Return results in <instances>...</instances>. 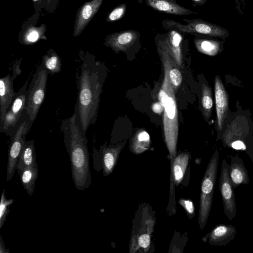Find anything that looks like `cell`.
Here are the masks:
<instances>
[{
  "mask_svg": "<svg viewBox=\"0 0 253 253\" xmlns=\"http://www.w3.org/2000/svg\"><path fill=\"white\" fill-rule=\"evenodd\" d=\"M22 184L27 194L32 196L35 189L36 181L38 177L37 167L26 168L17 170Z\"/></svg>",
  "mask_w": 253,
  "mask_h": 253,
  "instance_id": "7402d4cb",
  "label": "cell"
},
{
  "mask_svg": "<svg viewBox=\"0 0 253 253\" xmlns=\"http://www.w3.org/2000/svg\"><path fill=\"white\" fill-rule=\"evenodd\" d=\"M103 0H91L83 4L75 20L74 36H79L99 9Z\"/></svg>",
  "mask_w": 253,
  "mask_h": 253,
  "instance_id": "5bb4252c",
  "label": "cell"
},
{
  "mask_svg": "<svg viewBox=\"0 0 253 253\" xmlns=\"http://www.w3.org/2000/svg\"><path fill=\"white\" fill-rule=\"evenodd\" d=\"M229 175L234 188L241 184H247L249 182L248 171L243 160L238 156L231 158Z\"/></svg>",
  "mask_w": 253,
  "mask_h": 253,
  "instance_id": "d6986e66",
  "label": "cell"
},
{
  "mask_svg": "<svg viewBox=\"0 0 253 253\" xmlns=\"http://www.w3.org/2000/svg\"><path fill=\"white\" fill-rule=\"evenodd\" d=\"M139 246L143 249H147L150 244V236L147 234H142L138 239Z\"/></svg>",
  "mask_w": 253,
  "mask_h": 253,
  "instance_id": "f546056e",
  "label": "cell"
},
{
  "mask_svg": "<svg viewBox=\"0 0 253 253\" xmlns=\"http://www.w3.org/2000/svg\"><path fill=\"white\" fill-rule=\"evenodd\" d=\"M195 45L197 50L202 53L214 56L223 49L224 41H220L215 37L205 35H195Z\"/></svg>",
  "mask_w": 253,
  "mask_h": 253,
  "instance_id": "ac0fdd59",
  "label": "cell"
},
{
  "mask_svg": "<svg viewBox=\"0 0 253 253\" xmlns=\"http://www.w3.org/2000/svg\"><path fill=\"white\" fill-rule=\"evenodd\" d=\"M14 131L10 136V144L8 151L6 170V182L12 178L15 170L21 149L26 141V135L30 129L32 124L25 111Z\"/></svg>",
  "mask_w": 253,
  "mask_h": 253,
  "instance_id": "52a82bcc",
  "label": "cell"
},
{
  "mask_svg": "<svg viewBox=\"0 0 253 253\" xmlns=\"http://www.w3.org/2000/svg\"><path fill=\"white\" fill-rule=\"evenodd\" d=\"M123 146L121 145L101 146L99 150L95 148L92 154L94 169L97 171L103 170L104 176L110 174L117 164L118 156Z\"/></svg>",
  "mask_w": 253,
  "mask_h": 253,
  "instance_id": "30bf717a",
  "label": "cell"
},
{
  "mask_svg": "<svg viewBox=\"0 0 253 253\" xmlns=\"http://www.w3.org/2000/svg\"><path fill=\"white\" fill-rule=\"evenodd\" d=\"M152 110L156 113L160 114L164 111V107L159 102H156L153 104Z\"/></svg>",
  "mask_w": 253,
  "mask_h": 253,
  "instance_id": "1f68e13d",
  "label": "cell"
},
{
  "mask_svg": "<svg viewBox=\"0 0 253 253\" xmlns=\"http://www.w3.org/2000/svg\"><path fill=\"white\" fill-rule=\"evenodd\" d=\"M179 203L184 208L187 213L190 215L194 214L195 209L192 201L180 199L179 200Z\"/></svg>",
  "mask_w": 253,
  "mask_h": 253,
  "instance_id": "f1b7e54d",
  "label": "cell"
},
{
  "mask_svg": "<svg viewBox=\"0 0 253 253\" xmlns=\"http://www.w3.org/2000/svg\"><path fill=\"white\" fill-rule=\"evenodd\" d=\"M189 153L183 152L175 157L171 169L170 195L172 194L173 185H178L182 180L187 167Z\"/></svg>",
  "mask_w": 253,
  "mask_h": 253,
  "instance_id": "ffe728a7",
  "label": "cell"
},
{
  "mask_svg": "<svg viewBox=\"0 0 253 253\" xmlns=\"http://www.w3.org/2000/svg\"><path fill=\"white\" fill-rule=\"evenodd\" d=\"M34 0V1H37V0Z\"/></svg>",
  "mask_w": 253,
  "mask_h": 253,
  "instance_id": "e575fe53",
  "label": "cell"
},
{
  "mask_svg": "<svg viewBox=\"0 0 253 253\" xmlns=\"http://www.w3.org/2000/svg\"><path fill=\"white\" fill-rule=\"evenodd\" d=\"M186 24H182L171 19H165L162 22L166 30H173L182 34L205 35L225 39L229 36V31L217 24L199 19H183Z\"/></svg>",
  "mask_w": 253,
  "mask_h": 253,
  "instance_id": "5b68a950",
  "label": "cell"
},
{
  "mask_svg": "<svg viewBox=\"0 0 253 253\" xmlns=\"http://www.w3.org/2000/svg\"><path fill=\"white\" fill-rule=\"evenodd\" d=\"M76 78L78 97L74 112L77 124L85 135L97 120L104 80L101 63L91 54L81 55Z\"/></svg>",
  "mask_w": 253,
  "mask_h": 253,
  "instance_id": "6da1fadb",
  "label": "cell"
},
{
  "mask_svg": "<svg viewBox=\"0 0 253 253\" xmlns=\"http://www.w3.org/2000/svg\"><path fill=\"white\" fill-rule=\"evenodd\" d=\"M236 233L235 227L232 225H218L209 234V242L212 246H225L234 239Z\"/></svg>",
  "mask_w": 253,
  "mask_h": 253,
  "instance_id": "e0dca14e",
  "label": "cell"
},
{
  "mask_svg": "<svg viewBox=\"0 0 253 253\" xmlns=\"http://www.w3.org/2000/svg\"><path fill=\"white\" fill-rule=\"evenodd\" d=\"M167 32L157 36L161 40L170 57L178 68L183 65L182 42L183 40V34L173 30H167Z\"/></svg>",
  "mask_w": 253,
  "mask_h": 253,
  "instance_id": "4fadbf2b",
  "label": "cell"
},
{
  "mask_svg": "<svg viewBox=\"0 0 253 253\" xmlns=\"http://www.w3.org/2000/svg\"><path fill=\"white\" fill-rule=\"evenodd\" d=\"M5 189L2 190L0 202V228L3 226L7 216L10 212L9 208L13 203L12 198L7 199L5 196Z\"/></svg>",
  "mask_w": 253,
  "mask_h": 253,
  "instance_id": "4316f807",
  "label": "cell"
},
{
  "mask_svg": "<svg viewBox=\"0 0 253 253\" xmlns=\"http://www.w3.org/2000/svg\"><path fill=\"white\" fill-rule=\"evenodd\" d=\"M0 253H9V250L5 247L1 235L0 236Z\"/></svg>",
  "mask_w": 253,
  "mask_h": 253,
  "instance_id": "d6a6232c",
  "label": "cell"
},
{
  "mask_svg": "<svg viewBox=\"0 0 253 253\" xmlns=\"http://www.w3.org/2000/svg\"><path fill=\"white\" fill-rule=\"evenodd\" d=\"M201 106L204 116L208 120L211 116L213 101L211 88L205 84L202 85Z\"/></svg>",
  "mask_w": 253,
  "mask_h": 253,
  "instance_id": "d4e9b609",
  "label": "cell"
},
{
  "mask_svg": "<svg viewBox=\"0 0 253 253\" xmlns=\"http://www.w3.org/2000/svg\"><path fill=\"white\" fill-rule=\"evenodd\" d=\"M126 4L123 3L114 9L108 15L106 20L113 22L121 18L125 13Z\"/></svg>",
  "mask_w": 253,
  "mask_h": 253,
  "instance_id": "83f0119b",
  "label": "cell"
},
{
  "mask_svg": "<svg viewBox=\"0 0 253 253\" xmlns=\"http://www.w3.org/2000/svg\"><path fill=\"white\" fill-rule=\"evenodd\" d=\"M20 67V60L16 61L12 67V75L10 76L9 72L5 77L0 79V125L16 94L13 88V82L21 73Z\"/></svg>",
  "mask_w": 253,
  "mask_h": 253,
  "instance_id": "8fae6325",
  "label": "cell"
},
{
  "mask_svg": "<svg viewBox=\"0 0 253 253\" xmlns=\"http://www.w3.org/2000/svg\"><path fill=\"white\" fill-rule=\"evenodd\" d=\"M215 100L217 115V127L221 130L228 109V97L220 78L216 76L214 81Z\"/></svg>",
  "mask_w": 253,
  "mask_h": 253,
  "instance_id": "9a60e30c",
  "label": "cell"
},
{
  "mask_svg": "<svg viewBox=\"0 0 253 253\" xmlns=\"http://www.w3.org/2000/svg\"><path fill=\"white\" fill-rule=\"evenodd\" d=\"M48 73L41 64L32 76L27 90L26 112L32 125L44 99Z\"/></svg>",
  "mask_w": 253,
  "mask_h": 253,
  "instance_id": "8992f818",
  "label": "cell"
},
{
  "mask_svg": "<svg viewBox=\"0 0 253 253\" xmlns=\"http://www.w3.org/2000/svg\"><path fill=\"white\" fill-rule=\"evenodd\" d=\"M195 4L202 5L206 4L207 0H191Z\"/></svg>",
  "mask_w": 253,
  "mask_h": 253,
  "instance_id": "836d02e7",
  "label": "cell"
},
{
  "mask_svg": "<svg viewBox=\"0 0 253 253\" xmlns=\"http://www.w3.org/2000/svg\"><path fill=\"white\" fill-rule=\"evenodd\" d=\"M218 156V152L216 151L210 160L202 180L198 217V222L202 230L205 227L212 206Z\"/></svg>",
  "mask_w": 253,
  "mask_h": 253,
  "instance_id": "277c9868",
  "label": "cell"
},
{
  "mask_svg": "<svg viewBox=\"0 0 253 253\" xmlns=\"http://www.w3.org/2000/svg\"><path fill=\"white\" fill-rule=\"evenodd\" d=\"M138 31L128 30L116 32L107 36L104 44L116 52L128 51L140 40Z\"/></svg>",
  "mask_w": 253,
  "mask_h": 253,
  "instance_id": "7c38bea8",
  "label": "cell"
},
{
  "mask_svg": "<svg viewBox=\"0 0 253 253\" xmlns=\"http://www.w3.org/2000/svg\"><path fill=\"white\" fill-rule=\"evenodd\" d=\"M60 130L70 156L74 185L79 190L87 189L91 183L87 140L77 124L75 112L62 120Z\"/></svg>",
  "mask_w": 253,
  "mask_h": 253,
  "instance_id": "7a4b0ae2",
  "label": "cell"
},
{
  "mask_svg": "<svg viewBox=\"0 0 253 253\" xmlns=\"http://www.w3.org/2000/svg\"><path fill=\"white\" fill-rule=\"evenodd\" d=\"M45 30V26L40 27H29L25 31L22 37V42L25 44L33 43L42 38Z\"/></svg>",
  "mask_w": 253,
  "mask_h": 253,
  "instance_id": "484cf974",
  "label": "cell"
},
{
  "mask_svg": "<svg viewBox=\"0 0 253 253\" xmlns=\"http://www.w3.org/2000/svg\"><path fill=\"white\" fill-rule=\"evenodd\" d=\"M150 142L148 133L145 130L140 129L135 133L131 140V150L136 154L141 153L149 148Z\"/></svg>",
  "mask_w": 253,
  "mask_h": 253,
  "instance_id": "603a6c76",
  "label": "cell"
},
{
  "mask_svg": "<svg viewBox=\"0 0 253 253\" xmlns=\"http://www.w3.org/2000/svg\"><path fill=\"white\" fill-rule=\"evenodd\" d=\"M41 64L50 75L59 73L61 69L62 63L60 58L52 50H49L42 56Z\"/></svg>",
  "mask_w": 253,
  "mask_h": 253,
  "instance_id": "cb8c5ba5",
  "label": "cell"
},
{
  "mask_svg": "<svg viewBox=\"0 0 253 253\" xmlns=\"http://www.w3.org/2000/svg\"><path fill=\"white\" fill-rule=\"evenodd\" d=\"M28 83L29 79L16 92L6 111L4 120L0 125V132H4L10 137L14 132L24 111L26 109Z\"/></svg>",
  "mask_w": 253,
  "mask_h": 253,
  "instance_id": "ba28073f",
  "label": "cell"
},
{
  "mask_svg": "<svg viewBox=\"0 0 253 253\" xmlns=\"http://www.w3.org/2000/svg\"><path fill=\"white\" fill-rule=\"evenodd\" d=\"M37 166L34 140L26 141L21 149L16 166V170H20L26 168Z\"/></svg>",
  "mask_w": 253,
  "mask_h": 253,
  "instance_id": "44dd1931",
  "label": "cell"
},
{
  "mask_svg": "<svg viewBox=\"0 0 253 253\" xmlns=\"http://www.w3.org/2000/svg\"><path fill=\"white\" fill-rule=\"evenodd\" d=\"M164 71V78L158 94V100L164 107L165 141L170 154L171 169L176 154L178 133V113L175 91L169 81L167 70L165 67Z\"/></svg>",
  "mask_w": 253,
  "mask_h": 253,
  "instance_id": "3957f363",
  "label": "cell"
},
{
  "mask_svg": "<svg viewBox=\"0 0 253 253\" xmlns=\"http://www.w3.org/2000/svg\"><path fill=\"white\" fill-rule=\"evenodd\" d=\"M230 165L226 160L222 162L219 180V188L223 202L224 212L229 220L233 219L236 213V204L234 187L229 175Z\"/></svg>",
  "mask_w": 253,
  "mask_h": 253,
  "instance_id": "9c48e42d",
  "label": "cell"
},
{
  "mask_svg": "<svg viewBox=\"0 0 253 253\" xmlns=\"http://www.w3.org/2000/svg\"><path fill=\"white\" fill-rule=\"evenodd\" d=\"M231 147L235 150H245L246 146L244 143L241 140H236L231 143Z\"/></svg>",
  "mask_w": 253,
  "mask_h": 253,
  "instance_id": "4dcf8cb0",
  "label": "cell"
},
{
  "mask_svg": "<svg viewBox=\"0 0 253 253\" xmlns=\"http://www.w3.org/2000/svg\"><path fill=\"white\" fill-rule=\"evenodd\" d=\"M146 4L152 8L164 13L184 16L197 13L182 6L176 0H145Z\"/></svg>",
  "mask_w": 253,
  "mask_h": 253,
  "instance_id": "2e32d148",
  "label": "cell"
}]
</instances>
